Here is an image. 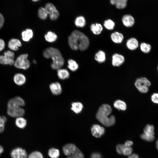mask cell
I'll return each mask as SVG.
<instances>
[{
    "label": "cell",
    "instance_id": "cell-1",
    "mask_svg": "<svg viewBox=\"0 0 158 158\" xmlns=\"http://www.w3.org/2000/svg\"><path fill=\"white\" fill-rule=\"evenodd\" d=\"M68 42L71 48L74 50L84 51L88 48L90 41L88 38L80 31L74 30L68 36Z\"/></svg>",
    "mask_w": 158,
    "mask_h": 158
},
{
    "label": "cell",
    "instance_id": "cell-2",
    "mask_svg": "<svg viewBox=\"0 0 158 158\" xmlns=\"http://www.w3.org/2000/svg\"><path fill=\"white\" fill-rule=\"evenodd\" d=\"M112 108L109 104H104L99 108L96 114L97 120L102 124L107 127L114 125L115 123V117L110 114Z\"/></svg>",
    "mask_w": 158,
    "mask_h": 158
},
{
    "label": "cell",
    "instance_id": "cell-3",
    "mask_svg": "<svg viewBox=\"0 0 158 158\" xmlns=\"http://www.w3.org/2000/svg\"><path fill=\"white\" fill-rule=\"evenodd\" d=\"M43 55L46 59H52L51 66L53 69L58 70L64 65V59L60 51L56 48L52 47L47 48L43 51Z\"/></svg>",
    "mask_w": 158,
    "mask_h": 158
},
{
    "label": "cell",
    "instance_id": "cell-4",
    "mask_svg": "<svg viewBox=\"0 0 158 158\" xmlns=\"http://www.w3.org/2000/svg\"><path fill=\"white\" fill-rule=\"evenodd\" d=\"M28 55L27 54H23L19 56L15 61L14 65L16 68L26 70L30 67V63L28 59Z\"/></svg>",
    "mask_w": 158,
    "mask_h": 158
},
{
    "label": "cell",
    "instance_id": "cell-5",
    "mask_svg": "<svg viewBox=\"0 0 158 158\" xmlns=\"http://www.w3.org/2000/svg\"><path fill=\"white\" fill-rule=\"evenodd\" d=\"M151 85L150 82L145 77H141L136 79L135 85L137 89L142 93H147Z\"/></svg>",
    "mask_w": 158,
    "mask_h": 158
},
{
    "label": "cell",
    "instance_id": "cell-6",
    "mask_svg": "<svg viewBox=\"0 0 158 158\" xmlns=\"http://www.w3.org/2000/svg\"><path fill=\"white\" fill-rule=\"evenodd\" d=\"M154 127L152 125H147L143 129V133L141 134V138L148 142H152L155 139Z\"/></svg>",
    "mask_w": 158,
    "mask_h": 158
},
{
    "label": "cell",
    "instance_id": "cell-7",
    "mask_svg": "<svg viewBox=\"0 0 158 158\" xmlns=\"http://www.w3.org/2000/svg\"><path fill=\"white\" fill-rule=\"evenodd\" d=\"M14 53L11 50L4 52V55L0 56V63L3 65H14Z\"/></svg>",
    "mask_w": 158,
    "mask_h": 158
},
{
    "label": "cell",
    "instance_id": "cell-8",
    "mask_svg": "<svg viewBox=\"0 0 158 158\" xmlns=\"http://www.w3.org/2000/svg\"><path fill=\"white\" fill-rule=\"evenodd\" d=\"M49 16L50 19L52 20H56L58 18L59 13L55 6L52 3H47L45 6Z\"/></svg>",
    "mask_w": 158,
    "mask_h": 158
},
{
    "label": "cell",
    "instance_id": "cell-9",
    "mask_svg": "<svg viewBox=\"0 0 158 158\" xmlns=\"http://www.w3.org/2000/svg\"><path fill=\"white\" fill-rule=\"evenodd\" d=\"M7 112L9 116L16 118L23 116L25 111L22 107H7Z\"/></svg>",
    "mask_w": 158,
    "mask_h": 158
},
{
    "label": "cell",
    "instance_id": "cell-10",
    "mask_svg": "<svg viewBox=\"0 0 158 158\" xmlns=\"http://www.w3.org/2000/svg\"><path fill=\"white\" fill-rule=\"evenodd\" d=\"M25 105L24 100L19 96H16L9 100L7 103V107H22Z\"/></svg>",
    "mask_w": 158,
    "mask_h": 158
},
{
    "label": "cell",
    "instance_id": "cell-11",
    "mask_svg": "<svg viewBox=\"0 0 158 158\" xmlns=\"http://www.w3.org/2000/svg\"><path fill=\"white\" fill-rule=\"evenodd\" d=\"M12 158H27V153L25 150L20 147L14 148L11 152Z\"/></svg>",
    "mask_w": 158,
    "mask_h": 158
},
{
    "label": "cell",
    "instance_id": "cell-12",
    "mask_svg": "<svg viewBox=\"0 0 158 158\" xmlns=\"http://www.w3.org/2000/svg\"><path fill=\"white\" fill-rule=\"evenodd\" d=\"M92 135L96 138L102 137L104 133V128L102 126L97 124H94L91 128Z\"/></svg>",
    "mask_w": 158,
    "mask_h": 158
},
{
    "label": "cell",
    "instance_id": "cell-13",
    "mask_svg": "<svg viewBox=\"0 0 158 158\" xmlns=\"http://www.w3.org/2000/svg\"><path fill=\"white\" fill-rule=\"evenodd\" d=\"M112 64L115 67H119L121 66L124 62L125 59L122 55L118 53H115L112 56Z\"/></svg>",
    "mask_w": 158,
    "mask_h": 158
},
{
    "label": "cell",
    "instance_id": "cell-14",
    "mask_svg": "<svg viewBox=\"0 0 158 158\" xmlns=\"http://www.w3.org/2000/svg\"><path fill=\"white\" fill-rule=\"evenodd\" d=\"M49 87L51 92L54 95H59L62 92V87L59 82L51 83L49 85Z\"/></svg>",
    "mask_w": 158,
    "mask_h": 158
},
{
    "label": "cell",
    "instance_id": "cell-15",
    "mask_svg": "<svg viewBox=\"0 0 158 158\" xmlns=\"http://www.w3.org/2000/svg\"><path fill=\"white\" fill-rule=\"evenodd\" d=\"M123 25L127 27L133 26L135 22L134 18L131 15L126 14L124 15L122 18Z\"/></svg>",
    "mask_w": 158,
    "mask_h": 158
},
{
    "label": "cell",
    "instance_id": "cell-16",
    "mask_svg": "<svg viewBox=\"0 0 158 158\" xmlns=\"http://www.w3.org/2000/svg\"><path fill=\"white\" fill-rule=\"evenodd\" d=\"M22 46L20 41L16 38H12L10 39L8 43V47L11 51H17L19 47Z\"/></svg>",
    "mask_w": 158,
    "mask_h": 158
},
{
    "label": "cell",
    "instance_id": "cell-17",
    "mask_svg": "<svg viewBox=\"0 0 158 158\" xmlns=\"http://www.w3.org/2000/svg\"><path fill=\"white\" fill-rule=\"evenodd\" d=\"M77 148L74 144L68 143L63 146L62 150L64 154L68 156L73 153Z\"/></svg>",
    "mask_w": 158,
    "mask_h": 158
},
{
    "label": "cell",
    "instance_id": "cell-18",
    "mask_svg": "<svg viewBox=\"0 0 158 158\" xmlns=\"http://www.w3.org/2000/svg\"><path fill=\"white\" fill-rule=\"evenodd\" d=\"M126 45V47L129 49L134 50L138 47L139 43L136 38L134 37H131L127 40Z\"/></svg>",
    "mask_w": 158,
    "mask_h": 158
},
{
    "label": "cell",
    "instance_id": "cell-19",
    "mask_svg": "<svg viewBox=\"0 0 158 158\" xmlns=\"http://www.w3.org/2000/svg\"><path fill=\"white\" fill-rule=\"evenodd\" d=\"M13 80L16 85L21 86L25 83L26 78L23 74L21 73H17L14 76Z\"/></svg>",
    "mask_w": 158,
    "mask_h": 158
},
{
    "label": "cell",
    "instance_id": "cell-20",
    "mask_svg": "<svg viewBox=\"0 0 158 158\" xmlns=\"http://www.w3.org/2000/svg\"><path fill=\"white\" fill-rule=\"evenodd\" d=\"M110 37L112 41L114 43L117 44L121 43L124 39L123 35L117 31L112 33Z\"/></svg>",
    "mask_w": 158,
    "mask_h": 158
},
{
    "label": "cell",
    "instance_id": "cell-21",
    "mask_svg": "<svg viewBox=\"0 0 158 158\" xmlns=\"http://www.w3.org/2000/svg\"><path fill=\"white\" fill-rule=\"evenodd\" d=\"M22 39L25 42H28L33 37V33L32 30L27 29L21 33Z\"/></svg>",
    "mask_w": 158,
    "mask_h": 158
},
{
    "label": "cell",
    "instance_id": "cell-22",
    "mask_svg": "<svg viewBox=\"0 0 158 158\" xmlns=\"http://www.w3.org/2000/svg\"><path fill=\"white\" fill-rule=\"evenodd\" d=\"M57 75L58 78L62 80L68 78L70 75V73L67 69L61 68L57 70Z\"/></svg>",
    "mask_w": 158,
    "mask_h": 158
},
{
    "label": "cell",
    "instance_id": "cell-23",
    "mask_svg": "<svg viewBox=\"0 0 158 158\" xmlns=\"http://www.w3.org/2000/svg\"><path fill=\"white\" fill-rule=\"evenodd\" d=\"M90 28L92 33L95 35H99L103 30L102 26L99 23L92 24Z\"/></svg>",
    "mask_w": 158,
    "mask_h": 158
},
{
    "label": "cell",
    "instance_id": "cell-24",
    "mask_svg": "<svg viewBox=\"0 0 158 158\" xmlns=\"http://www.w3.org/2000/svg\"><path fill=\"white\" fill-rule=\"evenodd\" d=\"M128 0H110L111 3L115 5L119 9L124 8L126 6Z\"/></svg>",
    "mask_w": 158,
    "mask_h": 158
},
{
    "label": "cell",
    "instance_id": "cell-25",
    "mask_svg": "<svg viewBox=\"0 0 158 158\" xmlns=\"http://www.w3.org/2000/svg\"><path fill=\"white\" fill-rule=\"evenodd\" d=\"M83 104L80 102H75L71 104V109L75 113L78 114L80 113L83 108Z\"/></svg>",
    "mask_w": 158,
    "mask_h": 158
},
{
    "label": "cell",
    "instance_id": "cell-26",
    "mask_svg": "<svg viewBox=\"0 0 158 158\" xmlns=\"http://www.w3.org/2000/svg\"><path fill=\"white\" fill-rule=\"evenodd\" d=\"M95 60L100 63L104 62L106 60V54L104 51L102 50L99 51L95 54Z\"/></svg>",
    "mask_w": 158,
    "mask_h": 158
},
{
    "label": "cell",
    "instance_id": "cell-27",
    "mask_svg": "<svg viewBox=\"0 0 158 158\" xmlns=\"http://www.w3.org/2000/svg\"><path fill=\"white\" fill-rule=\"evenodd\" d=\"M115 108L120 111H125L127 108V105L126 103L121 100H117L115 101L113 104Z\"/></svg>",
    "mask_w": 158,
    "mask_h": 158
},
{
    "label": "cell",
    "instance_id": "cell-28",
    "mask_svg": "<svg viewBox=\"0 0 158 158\" xmlns=\"http://www.w3.org/2000/svg\"><path fill=\"white\" fill-rule=\"evenodd\" d=\"M57 35L54 32L49 31L46 34L44 37L45 40L49 42H55L57 38Z\"/></svg>",
    "mask_w": 158,
    "mask_h": 158
},
{
    "label": "cell",
    "instance_id": "cell-29",
    "mask_svg": "<svg viewBox=\"0 0 158 158\" xmlns=\"http://www.w3.org/2000/svg\"><path fill=\"white\" fill-rule=\"evenodd\" d=\"M15 123L18 127L21 129H23L26 127L27 121L26 119L23 116H20L16 118Z\"/></svg>",
    "mask_w": 158,
    "mask_h": 158
},
{
    "label": "cell",
    "instance_id": "cell-30",
    "mask_svg": "<svg viewBox=\"0 0 158 158\" xmlns=\"http://www.w3.org/2000/svg\"><path fill=\"white\" fill-rule=\"evenodd\" d=\"M74 23L77 27L82 28L86 25V21L85 18L83 16H80L75 18Z\"/></svg>",
    "mask_w": 158,
    "mask_h": 158
},
{
    "label": "cell",
    "instance_id": "cell-31",
    "mask_svg": "<svg viewBox=\"0 0 158 158\" xmlns=\"http://www.w3.org/2000/svg\"><path fill=\"white\" fill-rule=\"evenodd\" d=\"M68 68L72 71H76L79 68V65L77 62L73 59H70L68 60Z\"/></svg>",
    "mask_w": 158,
    "mask_h": 158
},
{
    "label": "cell",
    "instance_id": "cell-32",
    "mask_svg": "<svg viewBox=\"0 0 158 158\" xmlns=\"http://www.w3.org/2000/svg\"><path fill=\"white\" fill-rule=\"evenodd\" d=\"M38 15L39 18L41 19H46L49 15L45 7H41L38 10Z\"/></svg>",
    "mask_w": 158,
    "mask_h": 158
},
{
    "label": "cell",
    "instance_id": "cell-33",
    "mask_svg": "<svg viewBox=\"0 0 158 158\" xmlns=\"http://www.w3.org/2000/svg\"><path fill=\"white\" fill-rule=\"evenodd\" d=\"M48 155L51 158H58L60 156L59 151L56 148H51L49 150Z\"/></svg>",
    "mask_w": 158,
    "mask_h": 158
},
{
    "label": "cell",
    "instance_id": "cell-34",
    "mask_svg": "<svg viewBox=\"0 0 158 158\" xmlns=\"http://www.w3.org/2000/svg\"><path fill=\"white\" fill-rule=\"evenodd\" d=\"M66 158H84V156L80 150L77 148L73 153L67 156Z\"/></svg>",
    "mask_w": 158,
    "mask_h": 158
},
{
    "label": "cell",
    "instance_id": "cell-35",
    "mask_svg": "<svg viewBox=\"0 0 158 158\" xmlns=\"http://www.w3.org/2000/svg\"><path fill=\"white\" fill-rule=\"evenodd\" d=\"M103 24L104 27L106 29L109 30H113L115 26L114 22L110 19L105 20Z\"/></svg>",
    "mask_w": 158,
    "mask_h": 158
},
{
    "label": "cell",
    "instance_id": "cell-36",
    "mask_svg": "<svg viewBox=\"0 0 158 158\" xmlns=\"http://www.w3.org/2000/svg\"><path fill=\"white\" fill-rule=\"evenodd\" d=\"M140 49L143 53H147L150 52L151 49V46L149 44L143 42L140 45Z\"/></svg>",
    "mask_w": 158,
    "mask_h": 158
},
{
    "label": "cell",
    "instance_id": "cell-37",
    "mask_svg": "<svg viewBox=\"0 0 158 158\" xmlns=\"http://www.w3.org/2000/svg\"><path fill=\"white\" fill-rule=\"evenodd\" d=\"M7 120V118L5 116H0V133L2 132L4 130L5 123Z\"/></svg>",
    "mask_w": 158,
    "mask_h": 158
},
{
    "label": "cell",
    "instance_id": "cell-38",
    "mask_svg": "<svg viewBox=\"0 0 158 158\" xmlns=\"http://www.w3.org/2000/svg\"><path fill=\"white\" fill-rule=\"evenodd\" d=\"M28 158H43L42 154L39 151H35L30 153L28 156Z\"/></svg>",
    "mask_w": 158,
    "mask_h": 158
},
{
    "label": "cell",
    "instance_id": "cell-39",
    "mask_svg": "<svg viewBox=\"0 0 158 158\" xmlns=\"http://www.w3.org/2000/svg\"><path fill=\"white\" fill-rule=\"evenodd\" d=\"M133 150L132 148L130 147H125L123 151V154L125 156H129L132 154Z\"/></svg>",
    "mask_w": 158,
    "mask_h": 158
},
{
    "label": "cell",
    "instance_id": "cell-40",
    "mask_svg": "<svg viewBox=\"0 0 158 158\" xmlns=\"http://www.w3.org/2000/svg\"><path fill=\"white\" fill-rule=\"evenodd\" d=\"M125 147L124 144H119L116 147V151L119 154H123V152Z\"/></svg>",
    "mask_w": 158,
    "mask_h": 158
},
{
    "label": "cell",
    "instance_id": "cell-41",
    "mask_svg": "<svg viewBox=\"0 0 158 158\" xmlns=\"http://www.w3.org/2000/svg\"><path fill=\"white\" fill-rule=\"evenodd\" d=\"M151 99L153 102L158 104V93H155L152 95Z\"/></svg>",
    "mask_w": 158,
    "mask_h": 158
},
{
    "label": "cell",
    "instance_id": "cell-42",
    "mask_svg": "<svg viewBox=\"0 0 158 158\" xmlns=\"http://www.w3.org/2000/svg\"><path fill=\"white\" fill-rule=\"evenodd\" d=\"M5 43L4 41L0 39V51L3 50L5 48Z\"/></svg>",
    "mask_w": 158,
    "mask_h": 158
},
{
    "label": "cell",
    "instance_id": "cell-43",
    "mask_svg": "<svg viewBox=\"0 0 158 158\" xmlns=\"http://www.w3.org/2000/svg\"><path fill=\"white\" fill-rule=\"evenodd\" d=\"M4 19L3 15L0 13V29L4 25Z\"/></svg>",
    "mask_w": 158,
    "mask_h": 158
},
{
    "label": "cell",
    "instance_id": "cell-44",
    "mask_svg": "<svg viewBox=\"0 0 158 158\" xmlns=\"http://www.w3.org/2000/svg\"><path fill=\"white\" fill-rule=\"evenodd\" d=\"M91 158H102V156L99 153H94L91 154Z\"/></svg>",
    "mask_w": 158,
    "mask_h": 158
},
{
    "label": "cell",
    "instance_id": "cell-45",
    "mask_svg": "<svg viewBox=\"0 0 158 158\" xmlns=\"http://www.w3.org/2000/svg\"><path fill=\"white\" fill-rule=\"evenodd\" d=\"M133 142L130 140H128L126 141L124 144L125 147H130L133 145Z\"/></svg>",
    "mask_w": 158,
    "mask_h": 158
},
{
    "label": "cell",
    "instance_id": "cell-46",
    "mask_svg": "<svg viewBox=\"0 0 158 158\" xmlns=\"http://www.w3.org/2000/svg\"><path fill=\"white\" fill-rule=\"evenodd\" d=\"M128 158H139L138 155L135 153L131 154L128 156Z\"/></svg>",
    "mask_w": 158,
    "mask_h": 158
},
{
    "label": "cell",
    "instance_id": "cell-47",
    "mask_svg": "<svg viewBox=\"0 0 158 158\" xmlns=\"http://www.w3.org/2000/svg\"><path fill=\"white\" fill-rule=\"evenodd\" d=\"M4 149L0 145V155L4 151Z\"/></svg>",
    "mask_w": 158,
    "mask_h": 158
},
{
    "label": "cell",
    "instance_id": "cell-48",
    "mask_svg": "<svg viewBox=\"0 0 158 158\" xmlns=\"http://www.w3.org/2000/svg\"><path fill=\"white\" fill-rule=\"evenodd\" d=\"M156 146L157 149L158 150V139L157 140L156 142Z\"/></svg>",
    "mask_w": 158,
    "mask_h": 158
},
{
    "label": "cell",
    "instance_id": "cell-49",
    "mask_svg": "<svg viewBox=\"0 0 158 158\" xmlns=\"http://www.w3.org/2000/svg\"><path fill=\"white\" fill-rule=\"evenodd\" d=\"M40 0H32V1L34 2H36L38 1H39Z\"/></svg>",
    "mask_w": 158,
    "mask_h": 158
},
{
    "label": "cell",
    "instance_id": "cell-50",
    "mask_svg": "<svg viewBox=\"0 0 158 158\" xmlns=\"http://www.w3.org/2000/svg\"><path fill=\"white\" fill-rule=\"evenodd\" d=\"M33 62L35 63H36V62L35 60H34Z\"/></svg>",
    "mask_w": 158,
    "mask_h": 158
},
{
    "label": "cell",
    "instance_id": "cell-51",
    "mask_svg": "<svg viewBox=\"0 0 158 158\" xmlns=\"http://www.w3.org/2000/svg\"><path fill=\"white\" fill-rule=\"evenodd\" d=\"M157 70H158V66L157 67Z\"/></svg>",
    "mask_w": 158,
    "mask_h": 158
}]
</instances>
